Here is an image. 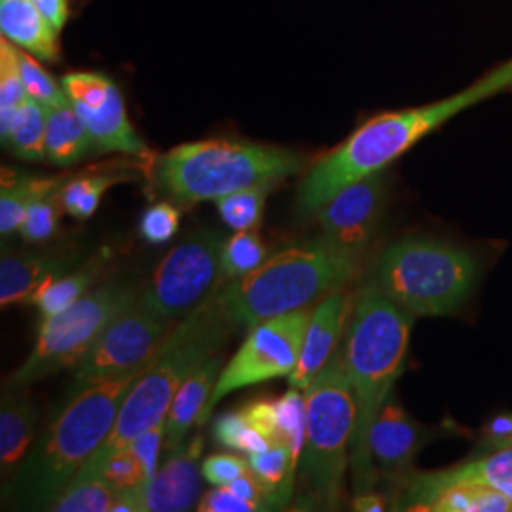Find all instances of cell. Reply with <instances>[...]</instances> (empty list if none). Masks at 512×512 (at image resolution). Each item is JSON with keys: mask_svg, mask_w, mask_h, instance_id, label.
Masks as SVG:
<instances>
[{"mask_svg": "<svg viewBox=\"0 0 512 512\" xmlns=\"http://www.w3.org/2000/svg\"><path fill=\"white\" fill-rule=\"evenodd\" d=\"M416 315L395 304L372 283L359 291L349 317L344 365L355 397V427L349 446L353 492L376 486L370 431L403 374Z\"/></svg>", "mask_w": 512, "mask_h": 512, "instance_id": "cell-1", "label": "cell"}, {"mask_svg": "<svg viewBox=\"0 0 512 512\" xmlns=\"http://www.w3.org/2000/svg\"><path fill=\"white\" fill-rule=\"evenodd\" d=\"M217 294L171 330L147 370L131 385L109 437L82 465L71 484L92 480L105 459L167 420L169 408L186 378L222 351L238 325L220 306Z\"/></svg>", "mask_w": 512, "mask_h": 512, "instance_id": "cell-2", "label": "cell"}, {"mask_svg": "<svg viewBox=\"0 0 512 512\" xmlns=\"http://www.w3.org/2000/svg\"><path fill=\"white\" fill-rule=\"evenodd\" d=\"M147 366L73 389L71 399L38 437L16 480L8 486L21 509H52L82 465L109 437L131 385Z\"/></svg>", "mask_w": 512, "mask_h": 512, "instance_id": "cell-3", "label": "cell"}, {"mask_svg": "<svg viewBox=\"0 0 512 512\" xmlns=\"http://www.w3.org/2000/svg\"><path fill=\"white\" fill-rule=\"evenodd\" d=\"M359 258L361 251L323 234L270 256L255 272L232 279L217 298L236 325L255 327L340 291L357 274Z\"/></svg>", "mask_w": 512, "mask_h": 512, "instance_id": "cell-4", "label": "cell"}, {"mask_svg": "<svg viewBox=\"0 0 512 512\" xmlns=\"http://www.w3.org/2000/svg\"><path fill=\"white\" fill-rule=\"evenodd\" d=\"M289 148L211 139L171 148L156 162V186L179 203L215 202L253 186H272L306 169Z\"/></svg>", "mask_w": 512, "mask_h": 512, "instance_id": "cell-5", "label": "cell"}, {"mask_svg": "<svg viewBox=\"0 0 512 512\" xmlns=\"http://www.w3.org/2000/svg\"><path fill=\"white\" fill-rule=\"evenodd\" d=\"M478 260L433 238H406L387 247L370 283L416 317L450 315L475 289Z\"/></svg>", "mask_w": 512, "mask_h": 512, "instance_id": "cell-6", "label": "cell"}, {"mask_svg": "<svg viewBox=\"0 0 512 512\" xmlns=\"http://www.w3.org/2000/svg\"><path fill=\"white\" fill-rule=\"evenodd\" d=\"M306 439L300 454V478L323 503H340L348 450L355 427V397L344 365V351L329 363L304 389Z\"/></svg>", "mask_w": 512, "mask_h": 512, "instance_id": "cell-7", "label": "cell"}, {"mask_svg": "<svg viewBox=\"0 0 512 512\" xmlns=\"http://www.w3.org/2000/svg\"><path fill=\"white\" fill-rule=\"evenodd\" d=\"M137 296L133 285L110 281L88 291L69 308L40 317L35 346L8 384L25 387L63 368H74L110 321L131 306Z\"/></svg>", "mask_w": 512, "mask_h": 512, "instance_id": "cell-8", "label": "cell"}, {"mask_svg": "<svg viewBox=\"0 0 512 512\" xmlns=\"http://www.w3.org/2000/svg\"><path fill=\"white\" fill-rule=\"evenodd\" d=\"M226 241L215 230H202L165 255L150 275L139 302L167 319H183L219 293Z\"/></svg>", "mask_w": 512, "mask_h": 512, "instance_id": "cell-9", "label": "cell"}, {"mask_svg": "<svg viewBox=\"0 0 512 512\" xmlns=\"http://www.w3.org/2000/svg\"><path fill=\"white\" fill-rule=\"evenodd\" d=\"M310 317L311 310L304 308L266 319L251 327L238 353L222 368L198 429L203 427L215 406L226 395L249 385L289 376L298 363Z\"/></svg>", "mask_w": 512, "mask_h": 512, "instance_id": "cell-10", "label": "cell"}, {"mask_svg": "<svg viewBox=\"0 0 512 512\" xmlns=\"http://www.w3.org/2000/svg\"><path fill=\"white\" fill-rule=\"evenodd\" d=\"M175 329V321L137 300L120 311L74 366L73 389L145 368Z\"/></svg>", "mask_w": 512, "mask_h": 512, "instance_id": "cell-11", "label": "cell"}, {"mask_svg": "<svg viewBox=\"0 0 512 512\" xmlns=\"http://www.w3.org/2000/svg\"><path fill=\"white\" fill-rule=\"evenodd\" d=\"M61 86L101 152L147 156L148 148L129 122L124 97L107 76L69 73Z\"/></svg>", "mask_w": 512, "mask_h": 512, "instance_id": "cell-12", "label": "cell"}, {"mask_svg": "<svg viewBox=\"0 0 512 512\" xmlns=\"http://www.w3.org/2000/svg\"><path fill=\"white\" fill-rule=\"evenodd\" d=\"M203 442L196 439L171 452V458L156 475L137 488L122 490L112 512H183L190 511L202 494L200 463Z\"/></svg>", "mask_w": 512, "mask_h": 512, "instance_id": "cell-13", "label": "cell"}, {"mask_svg": "<svg viewBox=\"0 0 512 512\" xmlns=\"http://www.w3.org/2000/svg\"><path fill=\"white\" fill-rule=\"evenodd\" d=\"M387 196L384 171L344 186L317 209V222L336 243L363 251L374 236Z\"/></svg>", "mask_w": 512, "mask_h": 512, "instance_id": "cell-14", "label": "cell"}, {"mask_svg": "<svg viewBox=\"0 0 512 512\" xmlns=\"http://www.w3.org/2000/svg\"><path fill=\"white\" fill-rule=\"evenodd\" d=\"M351 311L353 300L342 289L327 294L313 308L298 363L289 374L291 387L304 391L329 363L330 357L338 351V342L344 325L349 323Z\"/></svg>", "mask_w": 512, "mask_h": 512, "instance_id": "cell-15", "label": "cell"}, {"mask_svg": "<svg viewBox=\"0 0 512 512\" xmlns=\"http://www.w3.org/2000/svg\"><path fill=\"white\" fill-rule=\"evenodd\" d=\"M429 437L431 431L420 427L401 404L389 397L370 431V450L376 467L387 476L404 475Z\"/></svg>", "mask_w": 512, "mask_h": 512, "instance_id": "cell-16", "label": "cell"}, {"mask_svg": "<svg viewBox=\"0 0 512 512\" xmlns=\"http://www.w3.org/2000/svg\"><path fill=\"white\" fill-rule=\"evenodd\" d=\"M452 484H482L512 501V444L499 448L488 458L461 463L439 473L412 476L406 486L401 509L414 511L427 495Z\"/></svg>", "mask_w": 512, "mask_h": 512, "instance_id": "cell-17", "label": "cell"}, {"mask_svg": "<svg viewBox=\"0 0 512 512\" xmlns=\"http://www.w3.org/2000/svg\"><path fill=\"white\" fill-rule=\"evenodd\" d=\"M222 368V355L217 353L211 359H207L202 366H198L177 391L165 420V448L169 454L179 450L188 433L194 427H198L203 410L219 382Z\"/></svg>", "mask_w": 512, "mask_h": 512, "instance_id": "cell-18", "label": "cell"}, {"mask_svg": "<svg viewBox=\"0 0 512 512\" xmlns=\"http://www.w3.org/2000/svg\"><path fill=\"white\" fill-rule=\"evenodd\" d=\"M21 389L10 385V391L2 395L0 406V469L8 486L16 480L35 444L37 414L31 399Z\"/></svg>", "mask_w": 512, "mask_h": 512, "instance_id": "cell-19", "label": "cell"}, {"mask_svg": "<svg viewBox=\"0 0 512 512\" xmlns=\"http://www.w3.org/2000/svg\"><path fill=\"white\" fill-rule=\"evenodd\" d=\"M71 258L23 253L4 255L0 262V306L2 310L18 304H29L31 296L52 283L57 277L69 274Z\"/></svg>", "mask_w": 512, "mask_h": 512, "instance_id": "cell-20", "label": "cell"}, {"mask_svg": "<svg viewBox=\"0 0 512 512\" xmlns=\"http://www.w3.org/2000/svg\"><path fill=\"white\" fill-rule=\"evenodd\" d=\"M0 31L40 61H59V31L38 12L33 0H0Z\"/></svg>", "mask_w": 512, "mask_h": 512, "instance_id": "cell-21", "label": "cell"}, {"mask_svg": "<svg viewBox=\"0 0 512 512\" xmlns=\"http://www.w3.org/2000/svg\"><path fill=\"white\" fill-rule=\"evenodd\" d=\"M95 147L90 131L80 120L71 101L46 107V160L67 167L86 158Z\"/></svg>", "mask_w": 512, "mask_h": 512, "instance_id": "cell-22", "label": "cell"}, {"mask_svg": "<svg viewBox=\"0 0 512 512\" xmlns=\"http://www.w3.org/2000/svg\"><path fill=\"white\" fill-rule=\"evenodd\" d=\"M414 511L512 512V501L482 484H452L427 495Z\"/></svg>", "mask_w": 512, "mask_h": 512, "instance_id": "cell-23", "label": "cell"}, {"mask_svg": "<svg viewBox=\"0 0 512 512\" xmlns=\"http://www.w3.org/2000/svg\"><path fill=\"white\" fill-rule=\"evenodd\" d=\"M8 181H2L0 192V234L12 236L19 232L29 205L40 196L54 194L61 186L57 179H37V177H16L6 173Z\"/></svg>", "mask_w": 512, "mask_h": 512, "instance_id": "cell-24", "label": "cell"}, {"mask_svg": "<svg viewBox=\"0 0 512 512\" xmlns=\"http://www.w3.org/2000/svg\"><path fill=\"white\" fill-rule=\"evenodd\" d=\"M0 137L2 143L21 160H46V107L27 97Z\"/></svg>", "mask_w": 512, "mask_h": 512, "instance_id": "cell-25", "label": "cell"}, {"mask_svg": "<svg viewBox=\"0 0 512 512\" xmlns=\"http://www.w3.org/2000/svg\"><path fill=\"white\" fill-rule=\"evenodd\" d=\"M251 473L262 482L270 494L272 505H285L293 495L294 471L298 461L287 444L274 442L266 452L249 454L247 458Z\"/></svg>", "mask_w": 512, "mask_h": 512, "instance_id": "cell-26", "label": "cell"}, {"mask_svg": "<svg viewBox=\"0 0 512 512\" xmlns=\"http://www.w3.org/2000/svg\"><path fill=\"white\" fill-rule=\"evenodd\" d=\"M97 281V270L86 268L78 272H69L54 279L46 287L38 289L37 293L31 296L29 304L37 306L40 317L54 315L57 311H63L74 304L78 298L92 289L93 283Z\"/></svg>", "mask_w": 512, "mask_h": 512, "instance_id": "cell-27", "label": "cell"}, {"mask_svg": "<svg viewBox=\"0 0 512 512\" xmlns=\"http://www.w3.org/2000/svg\"><path fill=\"white\" fill-rule=\"evenodd\" d=\"M270 186H253L215 200L220 219L232 230H256L262 222Z\"/></svg>", "mask_w": 512, "mask_h": 512, "instance_id": "cell-28", "label": "cell"}, {"mask_svg": "<svg viewBox=\"0 0 512 512\" xmlns=\"http://www.w3.org/2000/svg\"><path fill=\"white\" fill-rule=\"evenodd\" d=\"M118 181L120 179L114 175L99 173V175H82V177H76L73 181L63 184L61 186V205H63L65 213H69L74 219H90L97 211L103 194Z\"/></svg>", "mask_w": 512, "mask_h": 512, "instance_id": "cell-29", "label": "cell"}, {"mask_svg": "<svg viewBox=\"0 0 512 512\" xmlns=\"http://www.w3.org/2000/svg\"><path fill=\"white\" fill-rule=\"evenodd\" d=\"M122 490H116L103 480H86L69 484L57 497L52 509L55 512H112Z\"/></svg>", "mask_w": 512, "mask_h": 512, "instance_id": "cell-30", "label": "cell"}, {"mask_svg": "<svg viewBox=\"0 0 512 512\" xmlns=\"http://www.w3.org/2000/svg\"><path fill=\"white\" fill-rule=\"evenodd\" d=\"M270 249L255 230H243L226 241L222 253V270L228 279H238L255 272L268 258Z\"/></svg>", "mask_w": 512, "mask_h": 512, "instance_id": "cell-31", "label": "cell"}, {"mask_svg": "<svg viewBox=\"0 0 512 512\" xmlns=\"http://www.w3.org/2000/svg\"><path fill=\"white\" fill-rule=\"evenodd\" d=\"M27 92L16 61V44L0 42V133H4L19 107L25 103Z\"/></svg>", "mask_w": 512, "mask_h": 512, "instance_id": "cell-32", "label": "cell"}, {"mask_svg": "<svg viewBox=\"0 0 512 512\" xmlns=\"http://www.w3.org/2000/svg\"><path fill=\"white\" fill-rule=\"evenodd\" d=\"M16 61L27 97L35 99L42 107H57L69 103L63 86H59L54 78L40 67L35 55L16 46Z\"/></svg>", "mask_w": 512, "mask_h": 512, "instance_id": "cell-33", "label": "cell"}, {"mask_svg": "<svg viewBox=\"0 0 512 512\" xmlns=\"http://www.w3.org/2000/svg\"><path fill=\"white\" fill-rule=\"evenodd\" d=\"M279 437L281 444L293 450V456L300 463V454L306 439V397L302 389L291 387L277 403Z\"/></svg>", "mask_w": 512, "mask_h": 512, "instance_id": "cell-34", "label": "cell"}, {"mask_svg": "<svg viewBox=\"0 0 512 512\" xmlns=\"http://www.w3.org/2000/svg\"><path fill=\"white\" fill-rule=\"evenodd\" d=\"M213 435L222 446L245 452L247 456L266 452L274 444L272 440L266 439L264 435H260L256 431L255 427L243 416V412L222 414L219 420L215 421Z\"/></svg>", "mask_w": 512, "mask_h": 512, "instance_id": "cell-35", "label": "cell"}, {"mask_svg": "<svg viewBox=\"0 0 512 512\" xmlns=\"http://www.w3.org/2000/svg\"><path fill=\"white\" fill-rule=\"evenodd\" d=\"M61 211H65L61 205V188L54 194L37 198L29 205L25 220L19 228L21 238L29 243H40L52 238L57 232Z\"/></svg>", "mask_w": 512, "mask_h": 512, "instance_id": "cell-36", "label": "cell"}, {"mask_svg": "<svg viewBox=\"0 0 512 512\" xmlns=\"http://www.w3.org/2000/svg\"><path fill=\"white\" fill-rule=\"evenodd\" d=\"M92 480H103L116 490H131L145 482V473L139 459L135 458L128 446L105 459Z\"/></svg>", "mask_w": 512, "mask_h": 512, "instance_id": "cell-37", "label": "cell"}, {"mask_svg": "<svg viewBox=\"0 0 512 512\" xmlns=\"http://www.w3.org/2000/svg\"><path fill=\"white\" fill-rule=\"evenodd\" d=\"M179 222L181 213L173 203H156L143 213L141 236L152 245H162L177 234Z\"/></svg>", "mask_w": 512, "mask_h": 512, "instance_id": "cell-38", "label": "cell"}, {"mask_svg": "<svg viewBox=\"0 0 512 512\" xmlns=\"http://www.w3.org/2000/svg\"><path fill=\"white\" fill-rule=\"evenodd\" d=\"M165 446V421L154 425L152 429H148L147 433H143L141 437L133 440L129 444L131 452L135 454V458L139 459L145 480L152 478L158 471V463H160V452Z\"/></svg>", "mask_w": 512, "mask_h": 512, "instance_id": "cell-39", "label": "cell"}, {"mask_svg": "<svg viewBox=\"0 0 512 512\" xmlns=\"http://www.w3.org/2000/svg\"><path fill=\"white\" fill-rule=\"evenodd\" d=\"M249 471V463L238 456L230 454H215L203 461V478L215 486H226L239 475Z\"/></svg>", "mask_w": 512, "mask_h": 512, "instance_id": "cell-40", "label": "cell"}, {"mask_svg": "<svg viewBox=\"0 0 512 512\" xmlns=\"http://www.w3.org/2000/svg\"><path fill=\"white\" fill-rule=\"evenodd\" d=\"M202 512H253L260 511V507L241 499L234 492H230L226 486H217V490H211L203 495L200 505L196 507Z\"/></svg>", "mask_w": 512, "mask_h": 512, "instance_id": "cell-41", "label": "cell"}, {"mask_svg": "<svg viewBox=\"0 0 512 512\" xmlns=\"http://www.w3.org/2000/svg\"><path fill=\"white\" fill-rule=\"evenodd\" d=\"M243 416L255 427L260 435L272 442H279V420H277V406L268 401H256L245 406Z\"/></svg>", "mask_w": 512, "mask_h": 512, "instance_id": "cell-42", "label": "cell"}, {"mask_svg": "<svg viewBox=\"0 0 512 512\" xmlns=\"http://www.w3.org/2000/svg\"><path fill=\"white\" fill-rule=\"evenodd\" d=\"M33 4L37 6L38 12L54 25L57 31H61L65 27V23L69 21V16H71L69 0H33Z\"/></svg>", "mask_w": 512, "mask_h": 512, "instance_id": "cell-43", "label": "cell"}, {"mask_svg": "<svg viewBox=\"0 0 512 512\" xmlns=\"http://www.w3.org/2000/svg\"><path fill=\"white\" fill-rule=\"evenodd\" d=\"M488 444H492L495 448H503V446H511L512 444V414L507 416H497L488 423V427L484 429Z\"/></svg>", "mask_w": 512, "mask_h": 512, "instance_id": "cell-44", "label": "cell"}, {"mask_svg": "<svg viewBox=\"0 0 512 512\" xmlns=\"http://www.w3.org/2000/svg\"><path fill=\"white\" fill-rule=\"evenodd\" d=\"M353 509L361 512H382L387 509L384 497L376 494L374 490L370 492H363V494H355L353 497Z\"/></svg>", "mask_w": 512, "mask_h": 512, "instance_id": "cell-45", "label": "cell"}]
</instances>
